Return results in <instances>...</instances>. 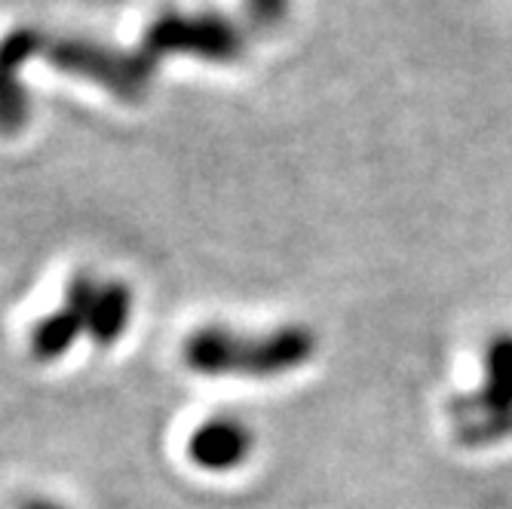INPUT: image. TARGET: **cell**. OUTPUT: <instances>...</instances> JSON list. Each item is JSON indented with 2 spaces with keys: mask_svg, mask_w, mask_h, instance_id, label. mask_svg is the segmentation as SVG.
Wrapping results in <instances>:
<instances>
[{
  "mask_svg": "<svg viewBox=\"0 0 512 509\" xmlns=\"http://www.w3.org/2000/svg\"><path fill=\"white\" fill-rule=\"evenodd\" d=\"M316 353V335L304 326H279L267 335H246L209 322L188 335L181 359L203 378H283Z\"/></svg>",
  "mask_w": 512,
  "mask_h": 509,
  "instance_id": "obj_1",
  "label": "cell"
},
{
  "mask_svg": "<svg viewBox=\"0 0 512 509\" xmlns=\"http://www.w3.org/2000/svg\"><path fill=\"white\" fill-rule=\"evenodd\" d=\"M43 59H50L56 68L89 77L92 83H99L111 89L120 99H138L145 92L154 65L160 56L151 46H142L135 53H114L108 46L89 43V40H43Z\"/></svg>",
  "mask_w": 512,
  "mask_h": 509,
  "instance_id": "obj_2",
  "label": "cell"
},
{
  "mask_svg": "<svg viewBox=\"0 0 512 509\" xmlns=\"http://www.w3.org/2000/svg\"><path fill=\"white\" fill-rule=\"evenodd\" d=\"M145 43L157 56L181 50V53H197L215 62H234L243 53V34L224 16L166 13L151 25V31L145 34Z\"/></svg>",
  "mask_w": 512,
  "mask_h": 509,
  "instance_id": "obj_3",
  "label": "cell"
},
{
  "mask_svg": "<svg viewBox=\"0 0 512 509\" xmlns=\"http://www.w3.org/2000/svg\"><path fill=\"white\" fill-rule=\"evenodd\" d=\"M65 304L86 322L92 341L108 347L117 344L132 319V289L123 280H96L92 273H77L65 289Z\"/></svg>",
  "mask_w": 512,
  "mask_h": 509,
  "instance_id": "obj_4",
  "label": "cell"
},
{
  "mask_svg": "<svg viewBox=\"0 0 512 509\" xmlns=\"http://www.w3.org/2000/svg\"><path fill=\"white\" fill-rule=\"evenodd\" d=\"M252 448L255 433L249 430L246 421L230 418V414L209 418L188 439V457L194 460V467L206 473H230L243 467L252 457Z\"/></svg>",
  "mask_w": 512,
  "mask_h": 509,
  "instance_id": "obj_5",
  "label": "cell"
},
{
  "mask_svg": "<svg viewBox=\"0 0 512 509\" xmlns=\"http://www.w3.org/2000/svg\"><path fill=\"white\" fill-rule=\"evenodd\" d=\"M46 34L37 28H16L0 40V132L13 135L28 120V99L19 71L31 56H40Z\"/></svg>",
  "mask_w": 512,
  "mask_h": 509,
  "instance_id": "obj_6",
  "label": "cell"
},
{
  "mask_svg": "<svg viewBox=\"0 0 512 509\" xmlns=\"http://www.w3.org/2000/svg\"><path fill=\"white\" fill-rule=\"evenodd\" d=\"M470 408L479 421L473 430L482 439L512 433V338H497L488 347V387Z\"/></svg>",
  "mask_w": 512,
  "mask_h": 509,
  "instance_id": "obj_7",
  "label": "cell"
},
{
  "mask_svg": "<svg viewBox=\"0 0 512 509\" xmlns=\"http://www.w3.org/2000/svg\"><path fill=\"white\" fill-rule=\"evenodd\" d=\"M83 332H86L83 316L77 310H71L68 304H62L56 313L43 316L34 326V332H31V356L37 362H56L77 344V338Z\"/></svg>",
  "mask_w": 512,
  "mask_h": 509,
  "instance_id": "obj_8",
  "label": "cell"
},
{
  "mask_svg": "<svg viewBox=\"0 0 512 509\" xmlns=\"http://www.w3.org/2000/svg\"><path fill=\"white\" fill-rule=\"evenodd\" d=\"M286 10H289V0H249V16L258 25H276L286 16Z\"/></svg>",
  "mask_w": 512,
  "mask_h": 509,
  "instance_id": "obj_9",
  "label": "cell"
},
{
  "mask_svg": "<svg viewBox=\"0 0 512 509\" xmlns=\"http://www.w3.org/2000/svg\"><path fill=\"white\" fill-rule=\"evenodd\" d=\"M19 509H68V506H62V503H56V500H43V497H34V500L22 503Z\"/></svg>",
  "mask_w": 512,
  "mask_h": 509,
  "instance_id": "obj_10",
  "label": "cell"
}]
</instances>
